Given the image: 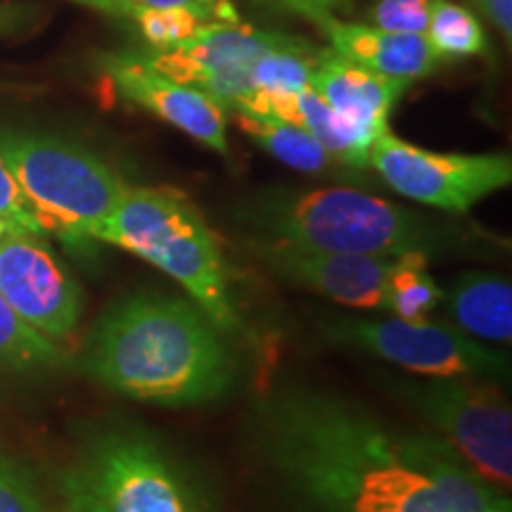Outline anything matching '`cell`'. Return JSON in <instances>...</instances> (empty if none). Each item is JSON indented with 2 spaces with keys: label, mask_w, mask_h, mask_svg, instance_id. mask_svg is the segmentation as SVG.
<instances>
[{
  "label": "cell",
  "mask_w": 512,
  "mask_h": 512,
  "mask_svg": "<svg viewBox=\"0 0 512 512\" xmlns=\"http://www.w3.org/2000/svg\"><path fill=\"white\" fill-rule=\"evenodd\" d=\"M368 166L408 200L456 214H465L512 181L508 155L434 152L406 143L389 131L370 147Z\"/></svg>",
  "instance_id": "cell-9"
},
{
  "label": "cell",
  "mask_w": 512,
  "mask_h": 512,
  "mask_svg": "<svg viewBox=\"0 0 512 512\" xmlns=\"http://www.w3.org/2000/svg\"><path fill=\"white\" fill-rule=\"evenodd\" d=\"M425 36L441 60L479 55L486 48V36L479 19L451 0H432Z\"/></svg>",
  "instance_id": "cell-20"
},
{
  "label": "cell",
  "mask_w": 512,
  "mask_h": 512,
  "mask_svg": "<svg viewBox=\"0 0 512 512\" xmlns=\"http://www.w3.org/2000/svg\"><path fill=\"white\" fill-rule=\"evenodd\" d=\"M294 41L297 38L238 22H207L178 48L152 50L138 57L157 72L188 83L226 110H233L254 93L249 64L268 50L290 46Z\"/></svg>",
  "instance_id": "cell-10"
},
{
  "label": "cell",
  "mask_w": 512,
  "mask_h": 512,
  "mask_svg": "<svg viewBox=\"0 0 512 512\" xmlns=\"http://www.w3.org/2000/svg\"><path fill=\"white\" fill-rule=\"evenodd\" d=\"M491 512H512V508H510V498H508V496H505V498H503V501H501V503H498V505H496V508H494V510H491Z\"/></svg>",
  "instance_id": "cell-30"
},
{
  "label": "cell",
  "mask_w": 512,
  "mask_h": 512,
  "mask_svg": "<svg viewBox=\"0 0 512 512\" xmlns=\"http://www.w3.org/2000/svg\"><path fill=\"white\" fill-rule=\"evenodd\" d=\"M131 19L138 24L140 34H143L145 41L155 50L178 48L202 24H207L202 17H197L190 10L145 8V5H136V12H133Z\"/></svg>",
  "instance_id": "cell-21"
},
{
  "label": "cell",
  "mask_w": 512,
  "mask_h": 512,
  "mask_svg": "<svg viewBox=\"0 0 512 512\" xmlns=\"http://www.w3.org/2000/svg\"><path fill=\"white\" fill-rule=\"evenodd\" d=\"M252 252L266 261L273 273L332 302L354 309L384 311V287L392 259L389 256L309 252L256 240Z\"/></svg>",
  "instance_id": "cell-13"
},
{
  "label": "cell",
  "mask_w": 512,
  "mask_h": 512,
  "mask_svg": "<svg viewBox=\"0 0 512 512\" xmlns=\"http://www.w3.org/2000/svg\"><path fill=\"white\" fill-rule=\"evenodd\" d=\"M0 512H48L31 472L0 453Z\"/></svg>",
  "instance_id": "cell-22"
},
{
  "label": "cell",
  "mask_w": 512,
  "mask_h": 512,
  "mask_svg": "<svg viewBox=\"0 0 512 512\" xmlns=\"http://www.w3.org/2000/svg\"><path fill=\"white\" fill-rule=\"evenodd\" d=\"M330 339L344 347L368 351L420 377H505L510 358L486 349L460 328L427 318H339L330 323Z\"/></svg>",
  "instance_id": "cell-8"
},
{
  "label": "cell",
  "mask_w": 512,
  "mask_h": 512,
  "mask_svg": "<svg viewBox=\"0 0 512 512\" xmlns=\"http://www.w3.org/2000/svg\"><path fill=\"white\" fill-rule=\"evenodd\" d=\"M448 311L458 328L475 339L510 344L512 287L508 278L491 273H463L448 290Z\"/></svg>",
  "instance_id": "cell-16"
},
{
  "label": "cell",
  "mask_w": 512,
  "mask_h": 512,
  "mask_svg": "<svg viewBox=\"0 0 512 512\" xmlns=\"http://www.w3.org/2000/svg\"><path fill=\"white\" fill-rule=\"evenodd\" d=\"M309 86L339 119L375 143L387 131L389 114L411 81L377 74L344 60L335 50H320Z\"/></svg>",
  "instance_id": "cell-14"
},
{
  "label": "cell",
  "mask_w": 512,
  "mask_h": 512,
  "mask_svg": "<svg viewBox=\"0 0 512 512\" xmlns=\"http://www.w3.org/2000/svg\"><path fill=\"white\" fill-rule=\"evenodd\" d=\"M396 392L479 477L510 486L512 413L501 389L472 377H425L399 380Z\"/></svg>",
  "instance_id": "cell-7"
},
{
  "label": "cell",
  "mask_w": 512,
  "mask_h": 512,
  "mask_svg": "<svg viewBox=\"0 0 512 512\" xmlns=\"http://www.w3.org/2000/svg\"><path fill=\"white\" fill-rule=\"evenodd\" d=\"M5 228H8V223H5V221H0V235H3V230Z\"/></svg>",
  "instance_id": "cell-31"
},
{
  "label": "cell",
  "mask_w": 512,
  "mask_h": 512,
  "mask_svg": "<svg viewBox=\"0 0 512 512\" xmlns=\"http://www.w3.org/2000/svg\"><path fill=\"white\" fill-rule=\"evenodd\" d=\"M505 38L512 36V0H472Z\"/></svg>",
  "instance_id": "cell-26"
},
{
  "label": "cell",
  "mask_w": 512,
  "mask_h": 512,
  "mask_svg": "<svg viewBox=\"0 0 512 512\" xmlns=\"http://www.w3.org/2000/svg\"><path fill=\"white\" fill-rule=\"evenodd\" d=\"M112 392L157 406H200L228 392L235 361L226 332L192 299L138 292L100 320L86 361Z\"/></svg>",
  "instance_id": "cell-2"
},
{
  "label": "cell",
  "mask_w": 512,
  "mask_h": 512,
  "mask_svg": "<svg viewBox=\"0 0 512 512\" xmlns=\"http://www.w3.org/2000/svg\"><path fill=\"white\" fill-rule=\"evenodd\" d=\"M292 10L302 12V15H313V12H330V8L339 0H283Z\"/></svg>",
  "instance_id": "cell-28"
},
{
  "label": "cell",
  "mask_w": 512,
  "mask_h": 512,
  "mask_svg": "<svg viewBox=\"0 0 512 512\" xmlns=\"http://www.w3.org/2000/svg\"><path fill=\"white\" fill-rule=\"evenodd\" d=\"M441 299L444 290L427 271L425 249H411L394 256L384 287V311L396 318L420 320L437 309Z\"/></svg>",
  "instance_id": "cell-18"
},
{
  "label": "cell",
  "mask_w": 512,
  "mask_h": 512,
  "mask_svg": "<svg viewBox=\"0 0 512 512\" xmlns=\"http://www.w3.org/2000/svg\"><path fill=\"white\" fill-rule=\"evenodd\" d=\"M93 240L157 266L176 280L226 335H238L242 330L219 242L183 192L126 185Z\"/></svg>",
  "instance_id": "cell-3"
},
{
  "label": "cell",
  "mask_w": 512,
  "mask_h": 512,
  "mask_svg": "<svg viewBox=\"0 0 512 512\" xmlns=\"http://www.w3.org/2000/svg\"><path fill=\"white\" fill-rule=\"evenodd\" d=\"M62 361V351L53 339L43 337L17 316L15 309L0 294V370L29 373L50 368Z\"/></svg>",
  "instance_id": "cell-19"
},
{
  "label": "cell",
  "mask_w": 512,
  "mask_h": 512,
  "mask_svg": "<svg viewBox=\"0 0 512 512\" xmlns=\"http://www.w3.org/2000/svg\"><path fill=\"white\" fill-rule=\"evenodd\" d=\"M145 8H181L195 12L204 22H238L228 0H128Z\"/></svg>",
  "instance_id": "cell-25"
},
{
  "label": "cell",
  "mask_w": 512,
  "mask_h": 512,
  "mask_svg": "<svg viewBox=\"0 0 512 512\" xmlns=\"http://www.w3.org/2000/svg\"><path fill=\"white\" fill-rule=\"evenodd\" d=\"M105 69L121 98L143 107L219 155H228L226 107L207 93L157 72L138 55L110 57Z\"/></svg>",
  "instance_id": "cell-12"
},
{
  "label": "cell",
  "mask_w": 512,
  "mask_h": 512,
  "mask_svg": "<svg viewBox=\"0 0 512 512\" xmlns=\"http://www.w3.org/2000/svg\"><path fill=\"white\" fill-rule=\"evenodd\" d=\"M259 240L368 256H399L425 249L430 228L399 204L351 188L273 190L242 209Z\"/></svg>",
  "instance_id": "cell-4"
},
{
  "label": "cell",
  "mask_w": 512,
  "mask_h": 512,
  "mask_svg": "<svg viewBox=\"0 0 512 512\" xmlns=\"http://www.w3.org/2000/svg\"><path fill=\"white\" fill-rule=\"evenodd\" d=\"M309 19L325 31L337 55L392 79H422L432 74L441 62L427 36L392 34L373 24H347L339 22L330 12H313Z\"/></svg>",
  "instance_id": "cell-15"
},
{
  "label": "cell",
  "mask_w": 512,
  "mask_h": 512,
  "mask_svg": "<svg viewBox=\"0 0 512 512\" xmlns=\"http://www.w3.org/2000/svg\"><path fill=\"white\" fill-rule=\"evenodd\" d=\"M238 114V124L249 138H254L264 150L287 166L306 174H318L335 162L325 147L304 131L302 126H294L290 121L278 117H261V114Z\"/></svg>",
  "instance_id": "cell-17"
},
{
  "label": "cell",
  "mask_w": 512,
  "mask_h": 512,
  "mask_svg": "<svg viewBox=\"0 0 512 512\" xmlns=\"http://www.w3.org/2000/svg\"><path fill=\"white\" fill-rule=\"evenodd\" d=\"M10 19H15V17H12V12H10V10H0V29L8 27Z\"/></svg>",
  "instance_id": "cell-29"
},
{
  "label": "cell",
  "mask_w": 512,
  "mask_h": 512,
  "mask_svg": "<svg viewBox=\"0 0 512 512\" xmlns=\"http://www.w3.org/2000/svg\"><path fill=\"white\" fill-rule=\"evenodd\" d=\"M72 3H79L83 8L105 12V15L121 19H131L133 12H136V5L128 3V0H72Z\"/></svg>",
  "instance_id": "cell-27"
},
{
  "label": "cell",
  "mask_w": 512,
  "mask_h": 512,
  "mask_svg": "<svg viewBox=\"0 0 512 512\" xmlns=\"http://www.w3.org/2000/svg\"><path fill=\"white\" fill-rule=\"evenodd\" d=\"M0 162L8 166L46 233L64 245L88 247L126 183L83 147L41 133L0 131Z\"/></svg>",
  "instance_id": "cell-5"
},
{
  "label": "cell",
  "mask_w": 512,
  "mask_h": 512,
  "mask_svg": "<svg viewBox=\"0 0 512 512\" xmlns=\"http://www.w3.org/2000/svg\"><path fill=\"white\" fill-rule=\"evenodd\" d=\"M0 294L43 337H72L81 318V287L41 233L8 226L0 235Z\"/></svg>",
  "instance_id": "cell-11"
},
{
  "label": "cell",
  "mask_w": 512,
  "mask_h": 512,
  "mask_svg": "<svg viewBox=\"0 0 512 512\" xmlns=\"http://www.w3.org/2000/svg\"><path fill=\"white\" fill-rule=\"evenodd\" d=\"M0 221H5L8 226H17L24 230H31V233L46 235L41 221L31 209L27 197L22 195L15 178L8 171V166L0 162Z\"/></svg>",
  "instance_id": "cell-24"
},
{
  "label": "cell",
  "mask_w": 512,
  "mask_h": 512,
  "mask_svg": "<svg viewBox=\"0 0 512 512\" xmlns=\"http://www.w3.org/2000/svg\"><path fill=\"white\" fill-rule=\"evenodd\" d=\"M62 512H204L195 484L143 432H105L62 477Z\"/></svg>",
  "instance_id": "cell-6"
},
{
  "label": "cell",
  "mask_w": 512,
  "mask_h": 512,
  "mask_svg": "<svg viewBox=\"0 0 512 512\" xmlns=\"http://www.w3.org/2000/svg\"><path fill=\"white\" fill-rule=\"evenodd\" d=\"M261 441L311 512H491L505 498L439 434L309 389L264 403Z\"/></svg>",
  "instance_id": "cell-1"
},
{
  "label": "cell",
  "mask_w": 512,
  "mask_h": 512,
  "mask_svg": "<svg viewBox=\"0 0 512 512\" xmlns=\"http://www.w3.org/2000/svg\"><path fill=\"white\" fill-rule=\"evenodd\" d=\"M432 0H377L368 12L370 24L392 34H427Z\"/></svg>",
  "instance_id": "cell-23"
}]
</instances>
